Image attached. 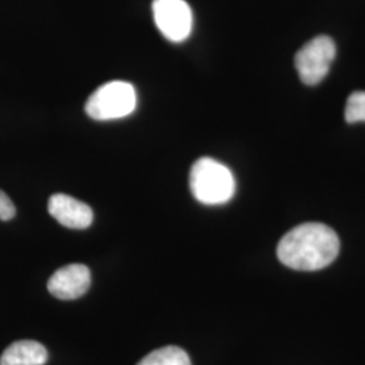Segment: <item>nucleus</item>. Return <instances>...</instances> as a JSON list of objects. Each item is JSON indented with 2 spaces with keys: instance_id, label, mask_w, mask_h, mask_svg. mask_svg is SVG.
<instances>
[{
  "instance_id": "obj_3",
  "label": "nucleus",
  "mask_w": 365,
  "mask_h": 365,
  "mask_svg": "<svg viewBox=\"0 0 365 365\" xmlns=\"http://www.w3.org/2000/svg\"><path fill=\"white\" fill-rule=\"evenodd\" d=\"M137 107V92L128 81H108L92 92L86 113L95 120H113L128 117Z\"/></svg>"
},
{
  "instance_id": "obj_6",
  "label": "nucleus",
  "mask_w": 365,
  "mask_h": 365,
  "mask_svg": "<svg viewBox=\"0 0 365 365\" xmlns=\"http://www.w3.org/2000/svg\"><path fill=\"white\" fill-rule=\"evenodd\" d=\"M91 286V272L83 264H69L57 269L48 282V289L54 298L61 300L78 299Z\"/></svg>"
},
{
  "instance_id": "obj_8",
  "label": "nucleus",
  "mask_w": 365,
  "mask_h": 365,
  "mask_svg": "<svg viewBox=\"0 0 365 365\" xmlns=\"http://www.w3.org/2000/svg\"><path fill=\"white\" fill-rule=\"evenodd\" d=\"M46 361V348L31 339L13 342L0 357V365H43Z\"/></svg>"
},
{
  "instance_id": "obj_1",
  "label": "nucleus",
  "mask_w": 365,
  "mask_h": 365,
  "mask_svg": "<svg viewBox=\"0 0 365 365\" xmlns=\"http://www.w3.org/2000/svg\"><path fill=\"white\" fill-rule=\"evenodd\" d=\"M337 233L324 223H302L289 230L277 245V257L295 271H318L339 256Z\"/></svg>"
},
{
  "instance_id": "obj_4",
  "label": "nucleus",
  "mask_w": 365,
  "mask_h": 365,
  "mask_svg": "<svg viewBox=\"0 0 365 365\" xmlns=\"http://www.w3.org/2000/svg\"><path fill=\"white\" fill-rule=\"evenodd\" d=\"M336 57L334 41L327 36H318L303 45L295 56V66L300 80L315 86L327 78Z\"/></svg>"
},
{
  "instance_id": "obj_9",
  "label": "nucleus",
  "mask_w": 365,
  "mask_h": 365,
  "mask_svg": "<svg viewBox=\"0 0 365 365\" xmlns=\"http://www.w3.org/2000/svg\"><path fill=\"white\" fill-rule=\"evenodd\" d=\"M137 365H192L190 356L179 346H164L146 354Z\"/></svg>"
},
{
  "instance_id": "obj_11",
  "label": "nucleus",
  "mask_w": 365,
  "mask_h": 365,
  "mask_svg": "<svg viewBox=\"0 0 365 365\" xmlns=\"http://www.w3.org/2000/svg\"><path fill=\"white\" fill-rule=\"evenodd\" d=\"M15 206L7 194L0 190V221H10L15 217Z\"/></svg>"
},
{
  "instance_id": "obj_5",
  "label": "nucleus",
  "mask_w": 365,
  "mask_h": 365,
  "mask_svg": "<svg viewBox=\"0 0 365 365\" xmlns=\"http://www.w3.org/2000/svg\"><path fill=\"white\" fill-rule=\"evenodd\" d=\"M152 11L157 29L170 42H182L191 36L194 15L185 0H153Z\"/></svg>"
},
{
  "instance_id": "obj_7",
  "label": "nucleus",
  "mask_w": 365,
  "mask_h": 365,
  "mask_svg": "<svg viewBox=\"0 0 365 365\" xmlns=\"http://www.w3.org/2000/svg\"><path fill=\"white\" fill-rule=\"evenodd\" d=\"M48 211L60 225L75 230L87 229L93 221V212L88 205L66 194L51 196Z\"/></svg>"
},
{
  "instance_id": "obj_10",
  "label": "nucleus",
  "mask_w": 365,
  "mask_h": 365,
  "mask_svg": "<svg viewBox=\"0 0 365 365\" xmlns=\"http://www.w3.org/2000/svg\"><path fill=\"white\" fill-rule=\"evenodd\" d=\"M345 119L348 123L365 122V92H352L345 106Z\"/></svg>"
},
{
  "instance_id": "obj_2",
  "label": "nucleus",
  "mask_w": 365,
  "mask_h": 365,
  "mask_svg": "<svg viewBox=\"0 0 365 365\" xmlns=\"http://www.w3.org/2000/svg\"><path fill=\"white\" fill-rule=\"evenodd\" d=\"M190 188L196 200L218 206L227 203L235 192V179L226 165L211 157L196 160L190 172Z\"/></svg>"
}]
</instances>
